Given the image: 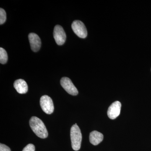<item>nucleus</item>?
I'll use <instances>...</instances> for the list:
<instances>
[{"label": "nucleus", "mask_w": 151, "mask_h": 151, "mask_svg": "<svg viewBox=\"0 0 151 151\" xmlns=\"http://www.w3.org/2000/svg\"><path fill=\"white\" fill-rule=\"evenodd\" d=\"M29 125L33 132L39 137L45 139L48 137V132L41 120L33 116L29 120Z\"/></svg>", "instance_id": "1"}, {"label": "nucleus", "mask_w": 151, "mask_h": 151, "mask_svg": "<svg viewBox=\"0 0 151 151\" xmlns=\"http://www.w3.org/2000/svg\"><path fill=\"white\" fill-rule=\"evenodd\" d=\"M70 137L72 149L74 150L78 151L81 148L82 134L81 130L77 124H75L71 127Z\"/></svg>", "instance_id": "2"}, {"label": "nucleus", "mask_w": 151, "mask_h": 151, "mask_svg": "<svg viewBox=\"0 0 151 151\" xmlns=\"http://www.w3.org/2000/svg\"><path fill=\"white\" fill-rule=\"evenodd\" d=\"M71 27L73 32L76 35L81 38H85L87 35V31L84 24L79 20H75L73 22Z\"/></svg>", "instance_id": "3"}, {"label": "nucleus", "mask_w": 151, "mask_h": 151, "mask_svg": "<svg viewBox=\"0 0 151 151\" xmlns=\"http://www.w3.org/2000/svg\"><path fill=\"white\" fill-rule=\"evenodd\" d=\"M40 105L42 111L47 114H51L54 111L53 102L47 95H43L40 99Z\"/></svg>", "instance_id": "4"}, {"label": "nucleus", "mask_w": 151, "mask_h": 151, "mask_svg": "<svg viewBox=\"0 0 151 151\" xmlns=\"http://www.w3.org/2000/svg\"><path fill=\"white\" fill-rule=\"evenodd\" d=\"M60 84L65 91L71 95L75 96L78 94V91L70 78L64 77L61 78Z\"/></svg>", "instance_id": "5"}, {"label": "nucleus", "mask_w": 151, "mask_h": 151, "mask_svg": "<svg viewBox=\"0 0 151 151\" xmlns=\"http://www.w3.org/2000/svg\"><path fill=\"white\" fill-rule=\"evenodd\" d=\"M53 37L55 42L59 45H63L66 40V34L61 26L57 25L53 30Z\"/></svg>", "instance_id": "6"}, {"label": "nucleus", "mask_w": 151, "mask_h": 151, "mask_svg": "<svg viewBox=\"0 0 151 151\" xmlns=\"http://www.w3.org/2000/svg\"><path fill=\"white\" fill-rule=\"evenodd\" d=\"M122 104L119 101L112 103L108 108L107 114L110 119L114 120L120 115Z\"/></svg>", "instance_id": "7"}, {"label": "nucleus", "mask_w": 151, "mask_h": 151, "mask_svg": "<svg viewBox=\"0 0 151 151\" xmlns=\"http://www.w3.org/2000/svg\"><path fill=\"white\" fill-rule=\"evenodd\" d=\"M28 38L32 50L35 52L39 51L41 46V41L38 35L34 33H31Z\"/></svg>", "instance_id": "8"}, {"label": "nucleus", "mask_w": 151, "mask_h": 151, "mask_svg": "<svg viewBox=\"0 0 151 151\" xmlns=\"http://www.w3.org/2000/svg\"><path fill=\"white\" fill-rule=\"evenodd\" d=\"M14 86L17 92L19 94H25L28 89L27 83L22 79L16 80L14 83Z\"/></svg>", "instance_id": "9"}, {"label": "nucleus", "mask_w": 151, "mask_h": 151, "mask_svg": "<svg viewBox=\"0 0 151 151\" xmlns=\"http://www.w3.org/2000/svg\"><path fill=\"white\" fill-rule=\"evenodd\" d=\"M103 134L96 131L91 132L89 134L90 142L95 146L101 143L103 141Z\"/></svg>", "instance_id": "10"}, {"label": "nucleus", "mask_w": 151, "mask_h": 151, "mask_svg": "<svg viewBox=\"0 0 151 151\" xmlns=\"http://www.w3.org/2000/svg\"><path fill=\"white\" fill-rule=\"evenodd\" d=\"M8 55L5 50L0 48V63L1 64H5L7 62Z\"/></svg>", "instance_id": "11"}, {"label": "nucleus", "mask_w": 151, "mask_h": 151, "mask_svg": "<svg viewBox=\"0 0 151 151\" xmlns=\"http://www.w3.org/2000/svg\"><path fill=\"white\" fill-rule=\"evenodd\" d=\"M6 19V14L5 11L3 9H0V24H3Z\"/></svg>", "instance_id": "12"}, {"label": "nucleus", "mask_w": 151, "mask_h": 151, "mask_svg": "<svg viewBox=\"0 0 151 151\" xmlns=\"http://www.w3.org/2000/svg\"><path fill=\"white\" fill-rule=\"evenodd\" d=\"M22 151H35V147L33 144H29L25 147Z\"/></svg>", "instance_id": "13"}, {"label": "nucleus", "mask_w": 151, "mask_h": 151, "mask_svg": "<svg viewBox=\"0 0 151 151\" xmlns=\"http://www.w3.org/2000/svg\"><path fill=\"white\" fill-rule=\"evenodd\" d=\"M0 151H11V149L8 146L1 143L0 144Z\"/></svg>", "instance_id": "14"}]
</instances>
